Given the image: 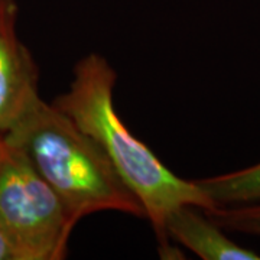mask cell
<instances>
[{"label": "cell", "instance_id": "1", "mask_svg": "<svg viewBox=\"0 0 260 260\" xmlns=\"http://www.w3.org/2000/svg\"><path fill=\"white\" fill-rule=\"evenodd\" d=\"M117 75L99 54H88L74 67L68 91L52 103L80 129L90 135L110 159L123 182L136 195L159 242V254L171 257L165 236L167 215L182 204L203 210L215 203L195 181L174 174L142 140L133 136L116 112L113 91Z\"/></svg>", "mask_w": 260, "mask_h": 260}, {"label": "cell", "instance_id": "2", "mask_svg": "<svg viewBox=\"0 0 260 260\" xmlns=\"http://www.w3.org/2000/svg\"><path fill=\"white\" fill-rule=\"evenodd\" d=\"M3 138L55 191L75 224L100 211L145 218V210L95 140L41 97Z\"/></svg>", "mask_w": 260, "mask_h": 260}, {"label": "cell", "instance_id": "3", "mask_svg": "<svg viewBox=\"0 0 260 260\" xmlns=\"http://www.w3.org/2000/svg\"><path fill=\"white\" fill-rule=\"evenodd\" d=\"M0 225L20 260H61L77 224L23 152L0 133Z\"/></svg>", "mask_w": 260, "mask_h": 260}, {"label": "cell", "instance_id": "4", "mask_svg": "<svg viewBox=\"0 0 260 260\" xmlns=\"http://www.w3.org/2000/svg\"><path fill=\"white\" fill-rule=\"evenodd\" d=\"M15 0H0V133L9 132L39 99L38 67L16 32Z\"/></svg>", "mask_w": 260, "mask_h": 260}, {"label": "cell", "instance_id": "5", "mask_svg": "<svg viewBox=\"0 0 260 260\" xmlns=\"http://www.w3.org/2000/svg\"><path fill=\"white\" fill-rule=\"evenodd\" d=\"M164 232L204 260H260V254L232 240L203 208L182 204L168 214Z\"/></svg>", "mask_w": 260, "mask_h": 260}, {"label": "cell", "instance_id": "6", "mask_svg": "<svg viewBox=\"0 0 260 260\" xmlns=\"http://www.w3.org/2000/svg\"><path fill=\"white\" fill-rule=\"evenodd\" d=\"M195 182L217 205L260 203V164Z\"/></svg>", "mask_w": 260, "mask_h": 260}, {"label": "cell", "instance_id": "7", "mask_svg": "<svg viewBox=\"0 0 260 260\" xmlns=\"http://www.w3.org/2000/svg\"><path fill=\"white\" fill-rule=\"evenodd\" d=\"M204 211L225 232H236L260 237V203L215 205Z\"/></svg>", "mask_w": 260, "mask_h": 260}, {"label": "cell", "instance_id": "8", "mask_svg": "<svg viewBox=\"0 0 260 260\" xmlns=\"http://www.w3.org/2000/svg\"><path fill=\"white\" fill-rule=\"evenodd\" d=\"M0 260H20L15 244L2 225H0Z\"/></svg>", "mask_w": 260, "mask_h": 260}]
</instances>
